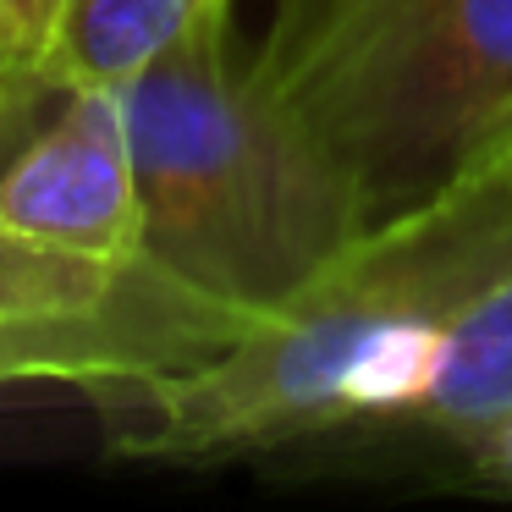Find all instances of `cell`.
Returning a JSON list of instances; mask_svg holds the SVG:
<instances>
[{"label": "cell", "mask_w": 512, "mask_h": 512, "mask_svg": "<svg viewBox=\"0 0 512 512\" xmlns=\"http://www.w3.org/2000/svg\"><path fill=\"white\" fill-rule=\"evenodd\" d=\"M468 452H474V468H479L485 479H501V485H512V413H507V419H501L490 435H479Z\"/></svg>", "instance_id": "9"}, {"label": "cell", "mask_w": 512, "mask_h": 512, "mask_svg": "<svg viewBox=\"0 0 512 512\" xmlns=\"http://www.w3.org/2000/svg\"><path fill=\"white\" fill-rule=\"evenodd\" d=\"M512 270V193L457 177L369 226L237 342L144 386L100 391L116 446L215 457L358 419H408L441 331Z\"/></svg>", "instance_id": "1"}, {"label": "cell", "mask_w": 512, "mask_h": 512, "mask_svg": "<svg viewBox=\"0 0 512 512\" xmlns=\"http://www.w3.org/2000/svg\"><path fill=\"white\" fill-rule=\"evenodd\" d=\"M0 221L100 265L144 259L133 138L116 89H72L61 116L0 171Z\"/></svg>", "instance_id": "5"}, {"label": "cell", "mask_w": 512, "mask_h": 512, "mask_svg": "<svg viewBox=\"0 0 512 512\" xmlns=\"http://www.w3.org/2000/svg\"><path fill=\"white\" fill-rule=\"evenodd\" d=\"M254 325L138 259L100 265L45 248L0 221V391H122L221 353Z\"/></svg>", "instance_id": "4"}, {"label": "cell", "mask_w": 512, "mask_h": 512, "mask_svg": "<svg viewBox=\"0 0 512 512\" xmlns=\"http://www.w3.org/2000/svg\"><path fill=\"white\" fill-rule=\"evenodd\" d=\"M463 177H490V182H501V188L512 193V127H507V133H501L496 144L485 149V155L474 160V166L463 171Z\"/></svg>", "instance_id": "10"}, {"label": "cell", "mask_w": 512, "mask_h": 512, "mask_svg": "<svg viewBox=\"0 0 512 512\" xmlns=\"http://www.w3.org/2000/svg\"><path fill=\"white\" fill-rule=\"evenodd\" d=\"M61 0H0V116L39 94L50 34H56Z\"/></svg>", "instance_id": "8"}, {"label": "cell", "mask_w": 512, "mask_h": 512, "mask_svg": "<svg viewBox=\"0 0 512 512\" xmlns=\"http://www.w3.org/2000/svg\"><path fill=\"white\" fill-rule=\"evenodd\" d=\"M133 138L144 259L237 314H270L380 215L353 171L232 67V0L116 89Z\"/></svg>", "instance_id": "2"}, {"label": "cell", "mask_w": 512, "mask_h": 512, "mask_svg": "<svg viewBox=\"0 0 512 512\" xmlns=\"http://www.w3.org/2000/svg\"><path fill=\"white\" fill-rule=\"evenodd\" d=\"M221 0H61L39 89H122Z\"/></svg>", "instance_id": "7"}, {"label": "cell", "mask_w": 512, "mask_h": 512, "mask_svg": "<svg viewBox=\"0 0 512 512\" xmlns=\"http://www.w3.org/2000/svg\"><path fill=\"white\" fill-rule=\"evenodd\" d=\"M248 78L386 221L512 127V0H270Z\"/></svg>", "instance_id": "3"}, {"label": "cell", "mask_w": 512, "mask_h": 512, "mask_svg": "<svg viewBox=\"0 0 512 512\" xmlns=\"http://www.w3.org/2000/svg\"><path fill=\"white\" fill-rule=\"evenodd\" d=\"M512 413V270L441 331L408 419L474 446Z\"/></svg>", "instance_id": "6"}]
</instances>
